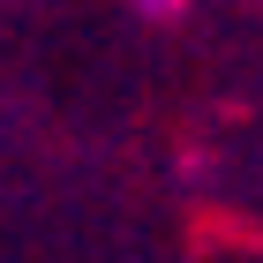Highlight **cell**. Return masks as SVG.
I'll return each instance as SVG.
<instances>
[{
    "mask_svg": "<svg viewBox=\"0 0 263 263\" xmlns=\"http://www.w3.org/2000/svg\"><path fill=\"white\" fill-rule=\"evenodd\" d=\"M143 15H173V8H181V0H136Z\"/></svg>",
    "mask_w": 263,
    "mask_h": 263,
    "instance_id": "6da1fadb",
    "label": "cell"
}]
</instances>
